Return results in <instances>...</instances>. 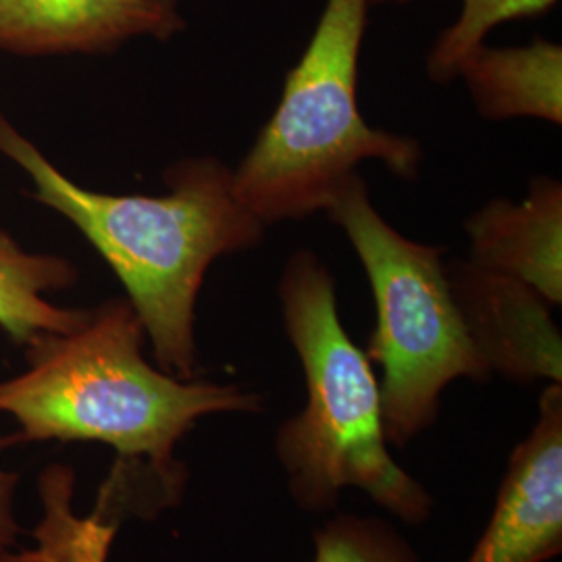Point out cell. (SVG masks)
Wrapping results in <instances>:
<instances>
[{"label": "cell", "instance_id": "cell-5", "mask_svg": "<svg viewBox=\"0 0 562 562\" xmlns=\"http://www.w3.org/2000/svg\"><path fill=\"white\" fill-rule=\"evenodd\" d=\"M325 213L352 244L371 283L378 319L364 355L382 369L387 443L404 446L438 419L450 383L485 382L492 373L452 296L443 246L396 232L373 206L359 173L341 183Z\"/></svg>", "mask_w": 562, "mask_h": 562}, {"label": "cell", "instance_id": "cell-6", "mask_svg": "<svg viewBox=\"0 0 562 562\" xmlns=\"http://www.w3.org/2000/svg\"><path fill=\"white\" fill-rule=\"evenodd\" d=\"M562 550V387L550 383L538 422L506 467L487 527L467 562H546Z\"/></svg>", "mask_w": 562, "mask_h": 562}, {"label": "cell", "instance_id": "cell-11", "mask_svg": "<svg viewBox=\"0 0 562 562\" xmlns=\"http://www.w3.org/2000/svg\"><path fill=\"white\" fill-rule=\"evenodd\" d=\"M76 265L59 255L27 252L9 232L0 229V329L20 346L46 334H67L88 319L86 308H63L46 294L71 288Z\"/></svg>", "mask_w": 562, "mask_h": 562}, {"label": "cell", "instance_id": "cell-15", "mask_svg": "<svg viewBox=\"0 0 562 562\" xmlns=\"http://www.w3.org/2000/svg\"><path fill=\"white\" fill-rule=\"evenodd\" d=\"M13 438H0V454L7 446H13ZM20 477L0 464V552L7 550L9 546H15L18 536H20V525L15 521V510H13V501H15V487H18Z\"/></svg>", "mask_w": 562, "mask_h": 562}, {"label": "cell", "instance_id": "cell-4", "mask_svg": "<svg viewBox=\"0 0 562 562\" xmlns=\"http://www.w3.org/2000/svg\"><path fill=\"white\" fill-rule=\"evenodd\" d=\"M369 11V0L325 2L273 115L234 171L236 199L265 225L325 211L364 161H380L404 181L422 173L419 140L362 117L359 59Z\"/></svg>", "mask_w": 562, "mask_h": 562}, {"label": "cell", "instance_id": "cell-7", "mask_svg": "<svg viewBox=\"0 0 562 562\" xmlns=\"http://www.w3.org/2000/svg\"><path fill=\"white\" fill-rule=\"evenodd\" d=\"M443 265L462 322L490 373L513 382L561 383V334L550 304L527 283L469 259Z\"/></svg>", "mask_w": 562, "mask_h": 562}, {"label": "cell", "instance_id": "cell-12", "mask_svg": "<svg viewBox=\"0 0 562 562\" xmlns=\"http://www.w3.org/2000/svg\"><path fill=\"white\" fill-rule=\"evenodd\" d=\"M44 517L34 529V550L2 552L0 562H106L117 522L99 513L78 517L74 487L67 482H46L41 487Z\"/></svg>", "mask_w": 562, "mask_h": 562}, {"label": "cell", "instance_id": "cell-14", "mask_svg": "<svg viewBox=\"0 0 562 562\" xmlns=\"http://www.w3.org/2000/svg\"><path fill=\"white\" fill-rule=\"evenodd\" d=\"M311 562H417L411 543L378 517L336 515L315 533Z\"/></svg>", "mask_w": 562, "mask_h": 562}, {"label": "cell", "instance_id": "cell-9", "mask_svg": "<svg viewBox=\"0 0 562 562\" xmlns=\"http://www.w3.org/2000/svg\"><path fill=\"white\" fill-rule=\"evenodd\" d=\"M469 261L533 288L550 306L562 302V186L536 176L522 202L494 199L467 222Z\"/></svg>", "mask_w": 562, "mask_h": 562}, {"label": "cell", "instance_id": "cell-8", "mask_svg": "<svg viewBox=\"0 0 562 562\" xmlns=\"http://www.w3.org/2000/svg\"><path fill=\"white\" fill-rule=\"evenodd\" d=\"M183 30L178 0H0V50L20 57L109 55Z\"/></svg>", "mask_w": 562, "mask_h": 562}, {"label": "cell", "instance_id": "cell-10", "mask_svg": "<svg viewBox=\"0 0 562 562\" xmlns=\"http://www.w3.org/2000/svg\"><path fill=\"white\" fill-rule=\"evenodd\" d=\"M480 115L490 121L533 117L562 123V46L536 38L527 46H477L457 71Z\"/></svg>", "mask_w": 562, "mask_h": 562}, {"label": "cell", "instance_id": "cell-3", "mask_svg": "<svg viewBox=\"0 0 562 562\" xmlns=\"http://www.w3.org/2000/svg\"><path fill=\"white\" fill-rule=\"evenodd\" d=\"M278 294L306 383L304 408L276 436L292 501L319 515L336 506L341 490L357 487L402 521H425L434 501L390 454L380 380L341 325L331 271L313 250H296Z\"/></svg>", "mask_w": 562, "mask_h": 562}, {"label": "cell", "instance_id": "cell-2", "mask_svg": "<svg viewBox=\"0 0 562 562\" xmlns=\"http://www.w3.org/2000/svg\"><path fill=\"white\" fill-rule=\"evenodd\" d=\"M0 155L32 183V199L74 223L113 269L140 317L157 367L196 380V301L206 271L261 244L267 225L234 194V169L190 157L162 173L165 192L106 194L69 180L0 111Z\"/></svg>", "mask_w": 562, "mask_h": 562}, {"label": "cell", "instance_id": "cell-1", "mask_svg": "<svg viewBox=\"0 0 562 562\" xmlns=\"http://www.w3.org/2000/svg\"><path fill=\"white\" fill-rule=\"evenodd\" d=\"M146 331L127 299L92 308L80 327L46 334L27 348V369L0 382V413L20 434L13 442H101L117 452L99 508L106 510L136 477L162 506L183 490L176 446L220 413H259V394L234 383L180 380L144 359Z\"/></svg>", "mask_w": 562, "mask_h": 562}, {"label": "cell", "instance_id": "cell-13", "mask_svg": "<svg viewBox=\"0 0 562 562\" xmlns=\"http://www.w3.org/2000/svg\"><path fill=\"white\" fill-rule=\"evenodd\" d=\"M371 9L408 4L413 0H369ZM559 0H462L461 15L446 27L427 55V76L438 83L457 78L462 59L485 44L492 30L508 21L538 18Z\"/></svg>", "mask_w": 562, "mask_h": 562}]
</instances>
